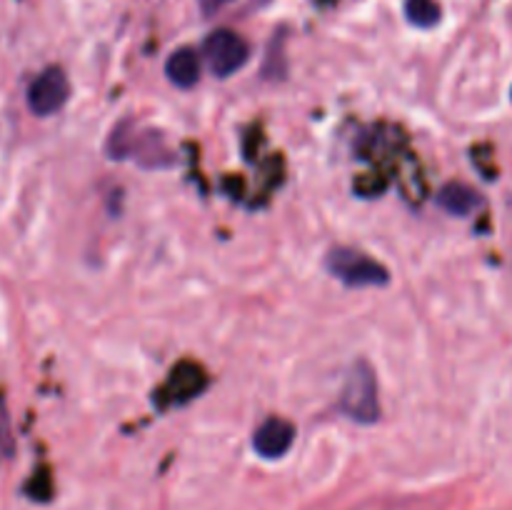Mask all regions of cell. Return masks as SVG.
Masks as SVG:
<instances>
[{
    "instance_id": "cell-7",
    "label": "cell",
    "mask_w": 512,
    "mask_h": 510,
    "mask_svg": "<svg viewBox=\"0 0 512 510\" xmlns=\"http://www.w3.org/2000/svg\"><path fill=\"white\" fill-rule=\"evenodd\" d=\"M165 75L173 85L188 90L200 80V55L193 48H178L165 60Z\"/></svg>"
},
{
    "instance_id": "cell-9",
    "label": "cell",
    "mask_w": 512,
    "mask_h": 510,
    "mask_svg": "<svg viewBox=\"0 0 512 510\" xmlns=\"http://www.w3.org/2000/svg\"><path fill=\"white\" fill-rule=\"evenodd\" d=\"M405 18L418 28H433L440 23V8L435 0H405Z\"/></svg>"
},
{
    "instance_id": "cell-8",
    "label": "cell",
    "mask_w": 512,
    "mask_h": 510,
    "mask_svg": "<svg viewBox=\"0 0 512 510\" xmlns=\"http://www.w3.org/2000/svg\"><path fill=\"white\" fill-rule=\"evenodd\" d=\"M438 203H440V208L448 210L450 215L465 218V215H470L473 210L480 208L483 198H480V193L475 188H470V185L458 183V180H455V183H448L440 188Z\"/></svg>"
},
{
    "instance_id": "cell-3",
    "label": "cell",
    "mask_w": 512,
    "mask_h": 510,
    "mask_svg": "<svg viewBox=\"0 0 512 510\" xmlns=\"http://www.w3.org/2000/svg\"><path fill=\"white\" fill-rule=\"evenodd\" d=\"M325 265L348 288H378L390 283V273L383 263L353 248H333Z\"/></svg>"
},
{
    "instance_id": "cell-11",
    "label": "cell",
    "mask_w": 512,
    "mask_h": 510,
    "mask_svg": "<svg viewBox=\"0 0 512 510\" xmlns=\"http://www.w3.org/2000/svg\"><path fill=\"white\" fill-rule=\"evenodd\" d=\"M233 0H200V8H203L205 15H215L218 10H223L225 5H230Z\"/></svg>"
},
{
    "instance_id": "cell-6",
    "label": "cell",
    "mask_w": 512,
    "mask_h": 510,
    "mask_svg": "<svg viewBox=\"0 0 512 510\" xmlns=\"http://www.w3.org/2000/svg\"><path fill=\"white\" fill-rule=\"evenodd\" d=\"M295 440V425L285 418H268L258 430H255L253 448L263 458L275 460L283 458Z\"/></svg>"
},
{
    "instance_id": "cell-4",
    "label": "cell",
    "mask_w": 512,
    "mask_h": 510,
    "mask_svg": "<svg viewBox=\"0 0 512 510\" xmlns=\"http://www.w3.org/2000/svg\"><path fill=\"white\" fill-rule=\"evenodd\" d=\"M203 58L208 63L210 73L218 75V78H228V75L238 73L248 63L250 48L233 30H215L205 38Z\"/></svg>"
},
{
    "instance_id": "cell-1",
    "label": "cell",
    "mask_w": 512,
    "mask_h": 510,
    "mask_svg": "<svg viewBox=\"0 0 512 510\" xmlns=\"http://www.w3.org/2000/svg\"><path fill=\"white\" fill-rule=\"evenodd\" d=\"M340 410L355 423L370 425L380 418V400H378V378L370 363L355 360L345 378L343 395H340Z\"/></svg>"
},
{
    "instance_id": "cell-5",
    "label": "cell",
    "mask_w": 512,
    "mask_h": 510,
    "mask_svg": "<svg viewBox=\"0 0 512 510\" xmlns=\"http://www.w3.org/2000/svg\"><path fill=\"white\" fill-rule=\"evenodd\" d=\"M70 98V83L60 68H48L30 83L28 88V108L33 115H53L68 103Z\"/></svg>"
},
{
    "instance_id": "cell-10",
    "label": "cell",
    "mask_w": 512,
    "mask_h": 510,
    "mask_svg": "<svg viewBox=\"0 0 512 510\" xmlns=\"http://www.w3.org/2000/svg\"><path fill=\"white\" fill-rule=\"evenodd\" d=\"M0 453L5 458L15 453V438H13V428H10V413L5 408L3 398H0Z\"/></svg>"
},
{
    "instance_id": "cell-2",
    "label": "cell",
    "mask_w": 512,
    "mask_h": 510,
    "mask_svg": "<svg viewBox=\"0 0 512 510\" xmlns=\"http://www.w3.org/2000/svg\"><path fill=\"white\" fill-rule=\"evenodd\" d=\"M110 158H135L143 168H170L175 163L173 153L165 145L163 135L155 130H130L128 123L115 128L110 138Z\"/></svg>"
}]
</instances>
